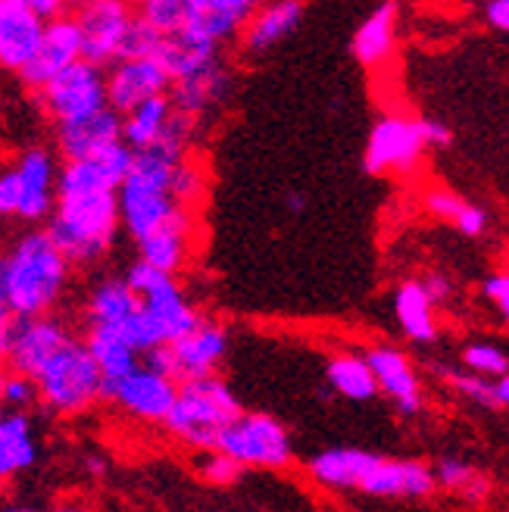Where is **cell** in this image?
Returning <instances> with one entry per match:
<instances>
[{
	"label": "cell",
	"mask_w": 509,
	"mask_h": 512,
	"mask_svg": "<svg viewBox=\"0 0 509 512\" xmlns=\"http://www.w3.org/2000/svg\"><path fill=\"white\" fill-rule=\"evenodd\" d=\"M0 381H4V366H0Z\"/></svg>",
	"instance_id": "obj_56"
},
{
	"label": "cell",
	"mask_w": 509,
	"mask_h": 512,
	"mask_svg": "<svg viewBox=\"0 0 509 512\" xmlns=\"http://www.w3.org/2000/svg\"><path fill=\"white\" fill-rule=\"evenodd\" d=\"M310 478L325 491L363 494L378 500H425L438 491L431 466L363 447H328L307 459Z\"/></svg>",
	"instance_id": "obj_1"
},
{
	"label": "cell",
	"mask_w": 509,
	"mask_h": 512,
	"mask_svg": "<svg viewBox=\"0 0 509 512\" xmlns=\"http://www.w3.org/2000/svg\"><path fill=\"white\" fill-rule=\"evenodd\" d=\"M72 16L82 35V60L107 72L119 60V44L132 22L129 4H122V0H88Z\"/></svg>",
	"instance_id": "obj_9"
},
{
	"label": "cell",
	"mask_w": 509,
	"mask_h": 512,
	"mask_svg": "<svg viewBox=\"0 0 509 512\" xmlns=\"http://www.w3.org/2000/svg\"><path fill=\"white\" fill-rule=\"evenodd\" d=\"M213 450L241 469H285L294 463L288 428L269 413H247V409L219 434Z\"/></svg>",
	"instance_id": "obj_6"
},
{
	"label": "cell",
	"mask_w": 509,
	"mask_h": 512,
	"mask_svg": "<svg viewBox=\"0 0 509 512\" xmlns=\"http://www.w3.org/2000/svg\"><path fill=\"white\" fill-rule=\"evenodd\" d=\"M13 313L7 310V300H4V285H0V360L7 353V341H10V331H13Z\"/></svg>",
	"instance_id": "obj_51"
},
{
	"label": "cell",
	"mask_w": 509,
	"mask_h": 512,
	"mask_svg": "<svg viewBox=\"0 0 509 512\" xmlns=\"http://www.w3.org/2000/svg\"><path fill=\"white\" fill-rule=\"evenodd\" d=\"M169 113H172V104H169V94H166L157 100H147L144 107L132 110L129 116H122V144L132 153L150 150L157 144Z\"/></svg>",
	"instance_id": "obj_34"
},
{
	"label": "cell",
	"mask_w": 509,
	"mask_h": 512,
	"mask_svg": "<svg viewBox=\"0 0 509 512\" xmlns=\"http://www.w3.org/2000/svg\"><path fill=\"white\" fill-rule=\"evenodd\" d=\"M363 356L375 375L378 394H385L400 416H419L425 406V391L410 356L391 344H375Z\"/></svg>",
	"instance_id": "obj_13"
},
{
	"label": "cell",
	"mask_w": 509,
	"mask_h": 512,
	"mask_svg": "<svg viewBox=\"0 0 509 512\" xmlns=\"http://www.w3.org/2000/svg\"><path fill=\"white\" fill-rule=\"evenodd\" d=\"M394 319L400 331L416 344L438 341V310L425 297L419 278H410L394 291Z\"/></svg>",
	"instance_id": "obj_28"
},
{
	"label": "cell",
	"mask_w": 509,
	"mask_h": 512,
	"mask_svg": "<svg viewBox=\"0 0 509 512\" xmlns=\"http://www.w3.org/2000/svg\"><path fill=\"white\" fill-rule=\"evenodd\" d=\"M175 163L157 150H141L132 153V169L129 178L122 185H135L144 191H157V194H169V178H172Z\"/></svg>",
	"instance_id": "obj_35"
},
{
	"label": "cell",
	"mask_w": 509,
	"mask_h": 512,
	"mask_svg": "<svg viewBox=\"0 0 509 512\" xmlns=\"http://www.w3.org/2000/svg\"><path fill=\"white\" fill-rule=\"evenodd\" d=\"M19 178V213L22 222H44L54 213V191H57V160L47 147H25L13 166Z\"/></svg>",
	"instance_id": "obj_15"
},
{
	"label": "cell",
	"mask_w": 509,
	"mask_h": 512,
	"mask_svg": "<svg viewBox=\"0 0 509 512\" xmlns=\"http://www.w3.org/2000/svg\"><path fill=\"white\" fill-rule=\"evenodd\" d=\"M425 153L422 122L413 116H381L366 141L363 169L369 175H410Z\"/></svg>",
	"instance_id": "obj_7"
},
{
	"label": "cell",
	"mask_w": 509,
	"mask_h": 512,
	"mask_svg": "<svg viewBox=\"0 0 509 512\" xmlns=\"http://www.w3.org/2000/svg\"><path fill=\"white\" fill-rule=\"evenodd\" d=\"M44 22L29 10V0H0V69H19L35 57Z\"/></svg>",
	"instance_id": "obj_20"
},
{
	"label": "cell",
	"mask_w": 509,
	"mask_h": 512,
	"mask_svg": "<svg viewBox=\"0 0 509 512\" xmlns=\"http://www.w3.org/2000/svg\"><path fill=\"white\" fill-rule=\"evenodd\" d=\"M44 232L69 266H94L113 250L122 232L116 194H57Z\"/></svg>",
	"instance_id": "obj_3"
},
{
	"label": "cell",
	"mask_w": 509,
	"mask_h": 512,
	"mask_svg": "<svg viewBox=\"0 0 509 512\" xmlns=\"http://www.w3.org/2000/svg\"><path fill=\"white\" fill-rule=\"evenodd\" d=\"M169 350L175 360L178 381L216 375L228 353V328L216 319H200V325L191 328L185 338L172 341Z\"/></svg>",
	"instance_id": "obj_18"
},
{
	"label": "cell",
	"mask_w": 509,
	"mask_h": 512,
	"mask_svg": "<svg viewBox=\"0 0 509 512\" xmlns=\"http://www.w3.org/2000/svg\"><path fill=\"white\" fill-rule=\"evenodd\" d=\"M257 4L253 0H185L182 32L222 47L241 35Z\"/></svg>",
	"instance_id": "obj_19"
},
{
	"label": "cell",
	"mask_w": 509,
	"mask_h": 512,
	"mask_svg": "<svg viewBox=\"0 0 509 512\" xmlns=\"http://www.w3.org/2000/svg\"><path fill=\"white\" fill-rule=\"evenodd\" d=\"M79 60H82V35L79 25H75V16L66 13L54 22H44L35 57L19 69V79L25 88L38 94L44 85H50L60 72H66Z\"/></svg>",
	"instance_id": "obj_12"
},
{
	"label": "cell",
	"mask_w": 509,
	"mask_h": 512,
	"mask_svg": "<svg viewBox=\"0 0 509 512\" xmlns=\"http://www.w3.org/2000/svg\"><path fill=\"white\" fill-rule=\"evenodd\" d=\"M69 275L72 266L44 228H32L7 253H0V285L13 319L54 316V306L69 288Z\"/></svg>",
	"instance_id": "obj_2"
},
{
	"label": "cell",
	"mask_w": 509,
	"mask_h": 512,
	"mask_svg": "<svg viewBox=\"0 0 509 512\" xmlns=\"http://www.w3.org/2000/svg\"><path fill=\"white\" fill-rule=\"evenodd\" d=\"M47 512H94L91 506H85V503H60V506H54V509H47Z\"/></svg>",
	"instance_id": "obj_54"
},
{
	"label": "cell",
	"mask_w": 509,
	"mask_h": 512,
	"mask_svg": "<svg viewBox=\"0 0 509 512\" xmlns=\"http://www.w3.org/2000/svg\"><path fill=\"white\" fill-rule=\"evenodd\" d=\"M178 384L169 378H160L150 369L138 366L119 381H104L100 388V400L113 403L119 413L132 416L138 422H163L175 403Z\"/></svg>",
	"instance_id": "obj_10"
},
{
	"label": "cell",
	"mask_w": 509,
	"mask_h": 512,
	"mask_svg": "<svg viewBox=\"0 0 509 512\" xmlns=\"http://www.w3.org/2000/svg\"><path fill=\"white\" fill-rule=\"evenodd\" d=\"M0 512H44L32 503H7V506H0Z\"/></svg>",
	"instance_id": "obj_55"
},
{
	"label": "cell",
	"mask_w": 509,
	"mask_h": 512,
	"mask_svg": "<svg viewBox=\"0 0 509 512\" xmlns=\"http://www.w3.org/2000/svg\"><path fill=\"white\" fill-rule=\"evenodd\" d=\"M157 66L166 72L169 85H178L191 79V75L203 72L207 66H213L219 57V47L210 44V41H200L188 32H175L169 38L160 41V50H157Z\"/></svg>",
	"instance_id": "obj_26"
},
{
	"label": "cell",
	"mask_w": 509,
	"mask_h": 512,
	"mask_svg": "<svg viewBox=\"0 0 509 512\" xmlns=\"http://www.w3.org/2000/svg\"><path fill=\"white\" fill-rule=\"evenodd\" d=\"M141 306V300L132 294V288L122 278H104L97 281L85 303L88 328H119Z\"/></svg>",
	"instance_id": "obj_30"
},
{
	"label": "cell",
	"mask_w": 509,
	"mask_h": 512,
	"mask_svg": "<svg viewBox=\"0 0 509 512\" xmlns=\"http://www.w3.org/2000/svg\"><path fill=\"white\" fill-rule=\"evenodd\" d=\"M160 41H163V35H157L138 13H132V22L119 44V60H154L160 50Z\"/></svg>",
	"instance_id": "obj_39"
},
{
	"label": "cell",
	"mask_w": 509,
	"mask_h": 512,
	"mask_svg": "<svg viewBox=\"0 0 509 512\" xmlns=\"http://www.w3.org/2000/svg\"><path fill=\"white\" fill-rule=\"evenodd\" d=\"M35 400H38L35 381L19 375V372H7L4 369V381H0V403H4L10 413H22V409L32 406Z\"/></svg>",
	"instance_id": "obj_42"
},
{
	"label": "cell",
	"mask_w": 509,
	"mask_h": 512,
	"mask_svg": "<svg viewBox=\"0 0 509 512\" xmlns=\"http://www.w3.org/2000/svg\"><path fill=\"white\" fill-rule=\"evenodd\" d=\"M325 381H328V388H332V394L350 403H369L378 397L375 375L366 363V356L356 350L335 353L332 360L325 363Z\"/></svg>",
	"instance_id": "obj_29"
},
{
	"label": "cell",
	"mask_w": 509,
	"mask_h": 512,
	"mask_svg": "<svg viewBox=\"0 0 509 512\" xmlns=\"http://www.w3.org/2000/svg\"><path fill=\"white\" fill-rule=\"evenodd\" d=\"M285 207H288V213L300 216L303 210H307V194H303V191H288L285 194Z\"/></svg>",
	"instance_id": "obj_52"
},
{
	"label": "cell",
	"mask_w": 509,
	"mask_h": 512,
	"mask_svg": "<svg viewBox=\"0 0 509 512\" xmlns=\"http://www.w3.org/2000/svg\"><path fill=\"white\" fill-rule=\"evenodd\" d=\"M194 132H197V122L191 116H185V113L172 110L166 125H163V132H160V138H157V144L150 147V150H157V153H163V157H169L172 163H178V160L188 157V147H191Z\"/></svg>",
	"instance_id": "obj_38"
},
{
	"label": "cell",
	"mask_w": 509,
	"mask_h": 512,
	"mask_svg": "<svg viewBox=\"0 0 509 512\" xmlns=\"http://www.w3.org/2000/svg\"><path fill=\"white\" fill-rule=\"evenodd\" d=\"M119 141H122V116H116L110 107L94 116L57 125V150L63 153L66 163L91 160Z\"/></svg>",
	"instance_id": "obj_21"
},
{
	"label": "cell",
	"mask_w": 509,
	"mask_h": 512,
	"mask_svg": "<svg viewBox=\"0 0 509 512\" xmlns=\"http://www.w3.org/2000/svg\"><path fill=\"white\" fill-rule=\"evenodd\" d=\"M85 469H88L94 478H104V475H107V459H104V456H97V453H91V456L85 459Z\"/></svg>",
	"instance_id": "obj_53"
},
{
	"label": "cell",
	"mask_w": 509,
	"mask_h": 512,
	"mask_svg": "<svg viewBox=\"0 0 509 512\" xmlns=\"http://www.w3.org/2000/svg\"><path fill=\"white\" fill-rule=\"evenodd\" d=\"M463 207H466V200L460 194L447 191V188H431L425 194V210L435 216V219H441V222H450L453 225L456 219H460Z\"/></svg>",
	"instance_id": "obj_43"
},
{
	"label": "cell",
	"mask_w": 509,
	"mask_h": 512,
	"mask_svg": "<svg viewBox=\"0 0 509 512\" xmlns=\"http://www.w3.org/2000/svg\"><path fill=\"white\" fill-rule=\"evenodd\" d=\"M138 16L154 29L157 35L169 38L175 32H182L185 22V0H144L138 7Z\"/></svg>",
	"instance_id": "obj_40"
},
{
	"label": "cell",
	"mask_w": 509,
	"mask_h": 512,
	"mask_svg": "<svg viewBox=\"0 0 509 512\" xmlns=\"http://www.w3.org/2000/svg\"><path fill=\"white\" fill-rule=\"evenodd\" d=\"M191 250H194V216H188L182 222H172V225L160 228L157 235L138 241V253H141L138 260L175 278L191 263Z\"/></svg>",
	"instance_id": "obj_27"
},
{
	"label": "cell",
	"mask_w": 509,
	"mask_h": 512,
	"mask_svg": "<svg viewBox=\"0 0 509 512\" xmlns=\"http://www.w3.org/2000/svg\"><path fill=\"white\" fill-rule=\"evenodd\" d=\"M141 316L147 322L150 338L157 347H166L178 338H185L191 328L200 325V310L188 300V294L178 285V278H169L166 285L141 297Z\"/></svg>",
	"instance_id": "obj_17"
},
{
	"label": "cell",
	"mask_w": 509,
	"mask_h": 512,
	"mask_svg": "<svg viewBox=\"0 0 509 512\" xmlns=\"http://www.w3.org/2000/svg\"><path fill=\"white\" fill-rule=\"evenodd\" d=\"M197 472L200 478L213 484V488H228V484H235L244 469L238 463H232L228 456L216 453V450H207V453H200V463H197Z\"/></svg>",
	"instance_id": "obj_41"
},
{
	"label": "cell",
	"mask_w": 509,
	"mask_h": 512,
	"mask_svg": "<svg viewBox=\"0 0 509 512\" xmlns=\"http://www.w3.org/2000/svg\"><path fill=\"white\" fill-rule=\"evenodd\" d=\"M435 375L444 378L450 388L466 397L469 403L481 406V409H491V413H500L509 403V378H478L472 372L463 369H450V366H435Z\"/></svg>",
	"instance_id": "obj_33"
},
{
	"label": "cell",
	"mask_w": 509,
	"mask_h": 512,
	"mask_svg": "<svg viewBox=\"0 0 509 512\" xmlns=\"http://www.w3.org/2000/svg\"><path fill=\"white\" fill-rule=\"evenodd\" d=\"M460 360H463L466 372H472L478 378H506V372H509L506 350L491 344V341H472V344H466Z\"/></svg>",
	"instance_id": "obj_37"
},
{
	"label": "cell",
	"mask_w": 509,
	"mask_h": 512,
	"mask_svg": "<svg viewBox=\"0 0 509 512\" xmlns=\"http://www.w3.org/2000/svg\"><path fill=\"white\" fill-rule=\"evenodd\" d=\"M397 16V4H381L360 22V29L353 32L350 41L356 63L366 69H378L388 63L397 47Z\"/></svg>",
	"instance_id": "obj_25"
},
{
	"label": "cell",
	"mask_w": 509,
	"mask_h": 512,
	"mask_svg": "<svg viewBox=\"0 0 509 512\" xmlns=\"http://www.w3.org/2000/svg\"><path fill=\"white\" fill-rule=\"evenodd\" d=\"M107 107L116 116H129L132 110L144 107L147 100H157L169 94L166 72L157 60H119L107 72Z\"/></svg>",
	"instance_id": "obj_14"
},
{
	"label": "cell",
	"mask_w": 509,
	"mask_h": 512,
	"mask_svg": "<svg viewBox=\"0 0 509 512\" xmlns=\"http://www.w3.org/2000/svg\"><path fill=\"white\" fill-rule=\"evenodd\" d=\"M419 285H422L425 297L431 300V306H435V310H438L441 303H447L450 294H453V281H450L444 272H428V275L419 281Z\"/></svg>",
	"instance_id": "obj_47"
},
{
	"label": "cell",
	"mask_w": 509,
	"mask_h": 512,
	"mask_svg": "<svg viewBox=\"0 0 509 512\" xmlns=\"http://www.w3.org/2000/svg\"><path fill=\"white\" fill-rule=\"evenodd\" d=\"M29 10L41 22H54V19L66 16V4H60V0H29Z\"/></svg>",
	"instance_id": "obj_50"
},
{
	"label": "cell",
	"mask_w": 509,
	"mask_h": 512,
	"mask_svg": "<svg viewBox=\"0 0 509 512\" xmlns=\"http://www.w3.org/2000/svg\"><path fill=\"white\" fill-rule=\"evenodd\" d=\"M422 122V138H425V147H450L453 144V128L441 119H419Z\"/></svg>",
	"instance_id": "obj_48"
},
{
	"label": "cell",
	"mask_w": 509,
	"mask_h": 512,
	"mask_svg": "<svg viewBox=\"0 0 509 512\" xmlns=\"http://www.w3.org/2000/svg\"><path fill=\"white\" fill-rule=\"evenodd\" d=\"M244 413L238 394L219 375L178 381L175 403L163 419L166 431L182 444L207 453L216 447L219 434Z\"/></svg>",
	"instance_id": "obj_4"
},
{
	"label": "cell",
	"mask_w": 509,
	"mask_h": 512,
	"mask_svg": "<svg viewBox=\"0 0 509 512\" xmlns=\"http://www.w3.org/2000/svg\"><path fill=\"white\" fill-rule=\"evenodd\" d=\"M203 191H207V172H203V163H197L191 157L178 160L172 169V178H169V197L191 210L203 197Z\"/></svg>",
	"instance_id": "obj_36"
},
{
	"label": "cell",
	"mask_w": 509,
	"mask_h": 512,
	"mask_svg": "<svg viewBox=\"0 0 509 512\" xmlns=\"http://www.w3.org/2000/svg\"><path fill=\"white\" fill-rule=\"evenodd\" d=\"M453 225L460 228V235H463V238H481V235H488L491 216H488L485 207H478V203H469V200H466V207H463L460 219H456Z\"/></svg>",
	"instance_id": "obj_44"
},
{
	"label": "cell",
	"mask_w": 509,
	"mask_h": 512,
	"mask_svg": "<svg viewBox=\"0 0 509 512\" xmlns=\"http://www.w3.org/2000/svg\"><path fill=\"white\" fill-rule=\"evenodd\" d=\"M16 213H19V178L13 169H7L0 172V216L16 219Z\"/></svg>",
	"instance_id": "obj_46"
},
{
	"label": "cell",
	"mask_w": 509,
	"mask_h": 512,
	"mask_svg": "<svg viewBox=\"0 0 509 512\" xmlns=\"http://www.w3.org/2000/svg\"><path fill=\"white\" fill-rule=\"evenodd\" d=\"M485 22L491 25L494 32H509V0H491L485 7Z\"/></svg>",
	"instance_id": "obj_49"
},
{
	"label": "cell",
	"mask_w": 509,
	"mask_h": 512,
	"mask_svg": "<svg viewBox=\"0 0 509 512\" xmlns=\"http://www.w3.org/2000/svg\"><path fill=\"white\" fill-rule=\"evenodd\" d=\"M72 341V331L57 316H38V319H16L4 363L7 372H19L25 378H35L38 369L54 356L60 347Z\"/></svg>",
	"instance_id": "obj_11"
},
{
	"label": "cell",
	"mask_w": 509,
	"mask_h": 512,
	"mask_svg": "<svg viewBox=\"0 0 509 512\" xmlns=\"http://www.w3.org/2000/svg\"><path fill=\"white\" fill-rule=\"evenodd\" d=\"M35 394L38 403L54 416H82L91 406L100 403V388L104 378L94 366L91 353L79 338H72L66 347H60L50 360L38 369Z\"/></svg>",
	"instance_id": "obj_5"
},
{
	"label": "cell",
	"mask_w": 509,
	"mask_h": 512,
	"mask_svg": "<svg viewBox=\"0 0 509 512\" xmlns=\"http://www.w3.org/2000/svg\"><path fill=\"white\" fill-rule=\"evenodd\" d=\"M116 203H119V228H125L135 244L150 235H157L160 228H166L172 222H182V219L194 216L188 207L175 203L169 194L144 191L135 185H122L116 191Z\"/></svg>",
	"instance_id": "obj_16"
},
{
	"label": "cell",
	"mask_w": 509,
	"mask_h": 512,
	"mask_svg": "<svg viewBox=\"0 0 509 512\" xmlns=\"http://www.w3.org/2000/svg\"><path fill=\"white\" fill-rule=\"evenodd\" d=\"M35 97H38L41 110L50 119H54L57 125L94 116L100 110H107V79H104V69H97V66L79 60L75 66H69L66 72H60L50 85H44Z\"/></svg>",
	"instance_id": "obj_8"
},
{
	"label": "cell",
	"mask_w": 509,
	"mask_h": 512,
	"mask_svg": "<svg viewBox=\"0 0 509 512\" xmlns=\"http://www.w3.org/2000/svg\"><path fill=\"white\" fill-rule=\"evenodd\" d=\"M303 22V4L297 0H275V4L257 7L241 29V50L250 57L269 54L278 44H285Z\"/></svg>",
	"instance_id": "obj_22"
},
{
	"label": "cell",
	"mask_w": 509,
	"mask_h": 512,
	"mask_svg": "<svg viewBox=\"0 0 509 512\" xmlns=\"http://www.w3.org/2000/svg\"><path fill=\"white\" fill-rule=\"evenodd\" d=\"M431 475H435V484L441 491L460 494L466 503H485L494 488L485 472H478L460 456H441L438 463L431 466Z\"/></svg>",
	"instance_id": "obj_32"
},
{
	"label": "cell",
	"mask_w": 509,
	"mask_h": 512,
	"mask_svg": "<svg viewBox=\"0 0 509 512\" xmlns=\"http://www.w3.org/2000/svg\"><path fill=\"white\" fill-rule=\"evenodd\" d=\"M228 94H232V69H228L222 60H216L203 72L191 75V79L172 85L169 104H172V110L185 113L197 122L203 113L219 110L228 100Z\"/></svg>",
	"instance_id": "obj_23"
},
{
	"label": "cell",
	"mask_w": 509,
	"mask_h": 512,
	"mask_svg": "<svg viewBox=\"0 0 509 512\" xmlns=\"http://www.w3.org/2000/svg\"><path fill=\"white\" fill-rule=\"evenodd\" d=\"M41 456L35 422L25 413H0V484L29 472Z\"/></svg>",
	"instance_id": "obj_24"
},
{
	"label": "cell",
	"mask_w": 509,
	"mask_h": 512,
	"mask_svg": "<svg viewBox=\"0 0 509 512\" xmlns=\"http://www.w3.org/2000/svg\"><path fill=\"white\" fill-rule=\"evenodd\" d=\"M481 291H485V297L494 303V310L506 319L509 316V275L506 272H491L485 278V285H481Z\"/></svg>",
	"instance_id": "obj_45"
},
{
	"label": "cell",
	"mask_w": 509,
	"mask_h": 512,
	"mask_svg": "<svg viewBox=\"0 0 509 512\" xmlns=\"http://www.w3.org/2000/svg\"><path fill=\"white\" fill-rule=\"evenodd\" d=\"M82 344L91 353V360L100 369V378L104 381H119L141 366V356L122 341L116 328H88Z\"/></svg>",
	"instance_id": "obj_31"
}]
</instances>
